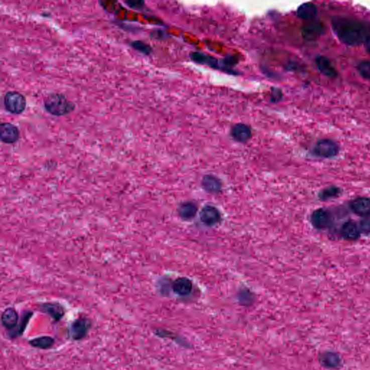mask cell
<instances>
[{
    "label": "cell",
    "instance_id": "6da1fadb",
    "mask_svg": "<svg viewBox=\"0 0 370 370\" xmlns=\"http://www.w3.org/2000/svg\"><path fill=\"white\" fill-rule=\"evenodd\" d=\"M333 31L345 44L356 47L364 44L370 34V27L358 20L335 17L332 21Z\"/></svg>",
    "mask_w": 370,
    "mask_h": 370
},
{
    "label": "cell",
    "instance_id": "7a4b0ae2",
    "mask_svg": "<svg viewBox=\"0 0 370 370\" xmlns=\"http://www.w3.org/2000/svg\"><path fill=\"white\" fill-rule=\"evenodd\" d=\"M44 107L47 112L54 116H64L73 111L75 106L72 102L67 101L63 95L52 93L44 100Z\"/></svg>",
    "mask_w": 370,
    "mask_h": 370
},
{
    "label": "cell",
    "instance_id": "3957f363",
    "mask_svg": "<svg viewBox=\"0 0 370 370\" xmlns=\"http://www.w3.org/2000/svg\"><path fill=\"white\" fill-rule=\"evenodd\" d=\"M4 104L8 112L20 114L26 109V99L19 92L9 91L5 96Z\"/></svg>",
    "mask_w": 370,
    "mask_h": 370
},
{
    "label": "cell",
    "instance_id": "277c9868",
    "mask_svg": "<svg viewBox=\"0 0 370 370\" xmlns=\"http://www.w3.org/2000/svg\"><path fill=\"white\" fill-rule=\"evenodd\" d=\"M339 152L338 144L331 140H320L314 148V154L319 157L330 159L335 157Z\"/></svg>",
    "mask_w": 370,
    "mask_h": 370
},
{
    "label": "cell",
    "instance_id": "5b68a950",
    "mask_svg": "<svg viewBox=\"0 0 370 370\" xmlns=\"http://www.w3.org/2000/svg\"><path fill=\"white\" fill-rule=\"evenodd\" d=\"M0 138L1 141L5 144H15L20 138L19 130L17 127L11 123H2L0 126Z\"/></svg>",
    "mask_w": 370,
    "mask_h": 370
},
{
    "label": "cell",
    "instance_id": "8992f818",
    "mask_svg": "<svg viewBox=\"0 0 370 370\" xmlns=\"http://www.w3.org/2000/svg\"><path fill=\"white\" fill-rule=\"evenodd\" d=\"M324 26L319 21H310L304 25L302 34L304 39L307 41H315L323 34Z\"/></svg>",
    "mask_w": 370,
    "mask_h": 370
},
{
    "label": "cell",
    "instance_id": "52a82bcc",
    "mask_svg": "<svg viewBox=\"0 0 370 370\" xmlns=\"http://www.w3.org/2000/svg\"><path fill=\"white\" fill-rule=\"evenodd\" d=\"M190 58L192 61L200 65H206L210 68L222 71L221 60H218L214 57L201 53V52H192L190 54Z\"/></svg>",
    "mask_w": 370,
    "mask_h": 370
},
{
    "label": "cell",
    "instance_id": "ba28073f",
    "mask_svg": "<svg viewBox=\"0 0 370 370\" xmlns=\"http://www.w3.org/2000/svg\"><path fill=\"white\" fill-rule=\"evenodd\" d=\"M350 208L356 215L362 217L369 216L370 215V199L365 197H356L351 200L350 203Z\"/></svg>",
    "mask_w": 370,
    "mask_h": 370
},
{
    "label": "cell",
    "instance_id": "9c48e42d",
    "mask_svg": "<svg viewBox=\"0 0 370 370\" xmlns=\"http://www.w3.org/2000/svg\"><path fill=\"white\" fill-rule=\"evenodd\" d=\"M311 222L317 229H325L328 228L330 223V213L322 208L315 210L311 216Z\"/></svg>",
    "mask_w": 370,
    "mask_h": 370
},
{
    "label": "cell",
    "instance_id": "30bf717a",
    "mask_svg": "<svg viewBox=\"0 0 370 370\" xmlns=\"http://www.w3.org/2000/svg\"><path fill=\"white\" fill-rule=\"evenodd\" d=\"M230 134L236 142L246 143L252 137L251 128L243 123H238L232 127Z\"/></svg>",
    "mask_w": 370,
    "mask_h": 370
},
{
    "label": "cell",
    "instance_id": "8fae6325",
    "mask_svg": "<svg viewBox=\"0 0 370 370\" xmlns=\"http://www.w3.org/2000/svg\"><path fill=\"white\" fill-rule=\"evenodd\" d=\"M90 325V322L86 319H78L72 324L70 335L74 340L81 339L87 334Z\"/></svg>",
    "mask_w": 370,
    "mask_h": 370
},
{
    "label": "cell",
    "instance_id": "7c38bea8",
    "mask_svg": "<svg viewBox=\"0 0 370 370\" xmlns=\"http://www.w3.org/2000/svg\"><path fill=\"white\" fill-rule=\"evenodd\" d=\"M200 219L208 226H213L221 220L219 211L213 206L204 207L200 212Z\"/></svg>",
    "mask_w": 370,
    "mask_h": 370
},
{
    "label": "cell",
    "instance_id": "4fadbf2b",
    "mask_svg": "<svg viewBox=\"0 0 370 370\" xmlns=\"http://www.w3.org/2000/svg\"><path fill=\"white\" fill-rule=\"evenodd\" d=\"M359 227L357 223L353 221H348L343 223L341 228V234L345 239L353 240L358 239L360 236Z\"/></svg>",
    "mask_w": 370,
    "mask_h": 370
},
{
    "label": "cell",
    "instance_id": "5bb4252c",
    "mask_svg": "<svg viewBox=\"0 0 370 370\" xmlns=\"http://www.w3.org/2000/svg\"><path fill=\"white\" fill-rule=\"evenodd\" d=\"M315 62L318 70L325 76L328 78H335L337 76L336 70L327 57L319 56L315 60Z\"/></svg>",
    "mask_w": 370,
    "mask_h": 370
},
{
    "label": "cell",
    "instance_id": "9a60e30c",
    "mask_svg": "<svg viewBox=\"0 0 370 370\" xmlns=\"http://www.w3.org/2000/svg\"><path fill=\"white\" fill-rule=\"evenodd\" d=\"M317 8L313 3H307L301 5L297 9V16L305 21H312L316 16Z\"/></svg>",
    "mask_w": 370,
    "mask_h": 370
},
{
    "label": "cell",
    "instance_id": "2e32d148",
    "mask_svg": "<svg viewBox=\"0 0 370 370\" xmlns=\"http://www.w3.org/2000/svg\"><path fill=\"white\" fill-rule=\"evenodd\" d=\"M173 290L179 296H187L191 293L192 284L190 279L187 278H179L174 281Z\"/></svg>",
    "mask_w": 370,
    "mask_h": 370
},
{
    "label": "cell",
    "instance_id": "e0dca14e",
    "mask_svg": "<svg viewBox=\"0 0 370 370\" xmlns=\"http://www.w3.org/2000/svg\"><path fill=\"white\" fill-rule=\"evenodd\" d=\"M18 315L17 312L13 308H8L2 315V322L3 326L7 329H13L17 325Z\"/></svg>",
    "mask_w": 370,
    "mask_h": 370
},
{
    "label": "cell",
    "instance_id": "ac0fdd59",
    "mask_svg": "<svg viewBox=\"0 0 370 370\" xmlns=\"http://www.w3.org/2000/svg\"><path fill=\"white\" fill-rule=\"evenodd\" d=\"M197 211L196 205L190 202L182 204L179 208V215L185 220L191 219L196 215Z\"/></svg>",
    "mask_w": 370,
    "mask_h": 370
},
{
    "label": "cell",
    "instance_id": "d6986e66",
    "mask_svg": "<svg viewBox=\"0 0 370 370\" xmlns=\"http://www.w3.org/2000/svg\"><path fill=\"white\" fill-rule=\"evenodd\" d=\"M42 310L45 312L46 313H48L56 320H60L61 317L63 316L64 314H65L62 306L58 305V304H44L42 305Z\"/></svg>",
    "mask_w": 370,
    "mask_h": 370
},
{
    "label": "cell",
    "instance_id": "ffe728a7",
    "mask_svg": "<svg viewBox=\"0 0 370 370\" xmlns=\"http://www.w3.org/2000/svg\"><path fill=\"white\" fill-rule=\"evenodd\" d=\"M320 361L326 367H336L340 364V359L336 353H325L320 356Z\"/></svg>",
    "mask_w": 370,
    "mask_h": 370
},
{
    "label": "cell",
    "instance_id": "44dd1931",
    "mask_svg": "<svg viewBox=\"0 0 370 370\" xmlns=\"http://www.w3.org/2000/svg\"><path fill=\"white\" fill-rule=\"evenodd\" d=\"M204 188L210 192H216L221 188V183L218 179L212 176H206L203 179Z\"/></svg>",
    "mask_w": 370,
    "mask_h": 370
},
{
    "label": "cell",
    "instance_id": "7402d4cb",
    "mask_svg": "<svg viewBox=\"0 0 370 370\" xmlns=\"http://www.w3.org/2000/svg\"><path fill=\"white\" fill-rule=\"evenodd\" d=\"M54 343V340L50 336L39 337L30 341L31 346L36 347V348H43V349L50 348Z\"/></svg>",
    "mask_w": 370,
    "mask_h": 370
},
{
    "label": "cell",
    "instance_id": "603a6c76",
    "mask_svg": "<svg viewBox=\"0 0 370 370\" xmlns=\"http://www.w3.org/2000/svg\"><path fill=\"white\" fill-rule=\"evenodd\" d=\"M358 72L365 79L370 80V60H363L358 63Z\"/></svg>",
    "mask_w": 370,
    "mask_h": 370
},
{
    "label": "cell",
    "instance_id": "cb8c5ba5",
    "mask_svg": "<svg viewBox=\"0 0 370 370\" xmlns=\"http://www.w3.org/2000/svg\"><path fill=\"white\" fill-rule=\"evenodd\" d=\"M340 190L338 187H329L326 190H323L320 193V197L321 199L331 198V197H335L340 193Z\"/></svg>",
    "mask_w": 370,
    "mask_h": 370
},
{
    "label": "cell",
    "instance_id": "d4e9b609",
    "mask_svg": "<svg viewBox=\"0 0 370 370\" xmlns=\"http://www.w3.org/2000/svg\"><path fill=\"white\" fill-rule=\"evenodd\" d=\"M358 227H359L361 233H365V234L370 233V215L363 217V219L360 221Z\"/></svg>",
    "mask_w": 370,
    "mask_h": 370
},
{
    "label": "cell",
    "instance_id": "484cf974",
    "mask_svg": "<svg viewBox=\"0 0 370 370\" xmlns=\"http://www.w3.org/2000/svg\"><path fill=\"white\" fill-rule=\"evenodd\" d=\"M132 45H133V47H134L135 49L146 54H149L151 53V51H152L150 46L142 42H133Z\"/></svg>",
    "mask_w": 370,
    "mask_h": 370
},
{
    "label": "cell",
    "instance_id": "4316f807",
    "mask_svg": "<svg viewBox=\"0 0 370 370\" xmlns=\"http://www.w3.org/2000/svg\"><path fill=\"white\" fill-rule=\"evenodd\" d=\"M271 101L273 103H278L282 99L283 93L280 88H273L271 91Z\"/></svg>",
    "mask_w": 370,
    "mask_h": 370
},
{
    "label": "cell",
    "instance_id": "83f0119b",
    "mask_svg": "<svg viewBox=\"0 0 370 370\" xmlns=\"http://www.w3.org/2000/svg\"><path fill=\"white\" fill-rule=\"evenodd\" d=\"M365 49L370 53V34L366 37V40L364 43Z\"/></svg>",
    "mask_w": 370,
    "mask_h": 370
}]
</instances>
